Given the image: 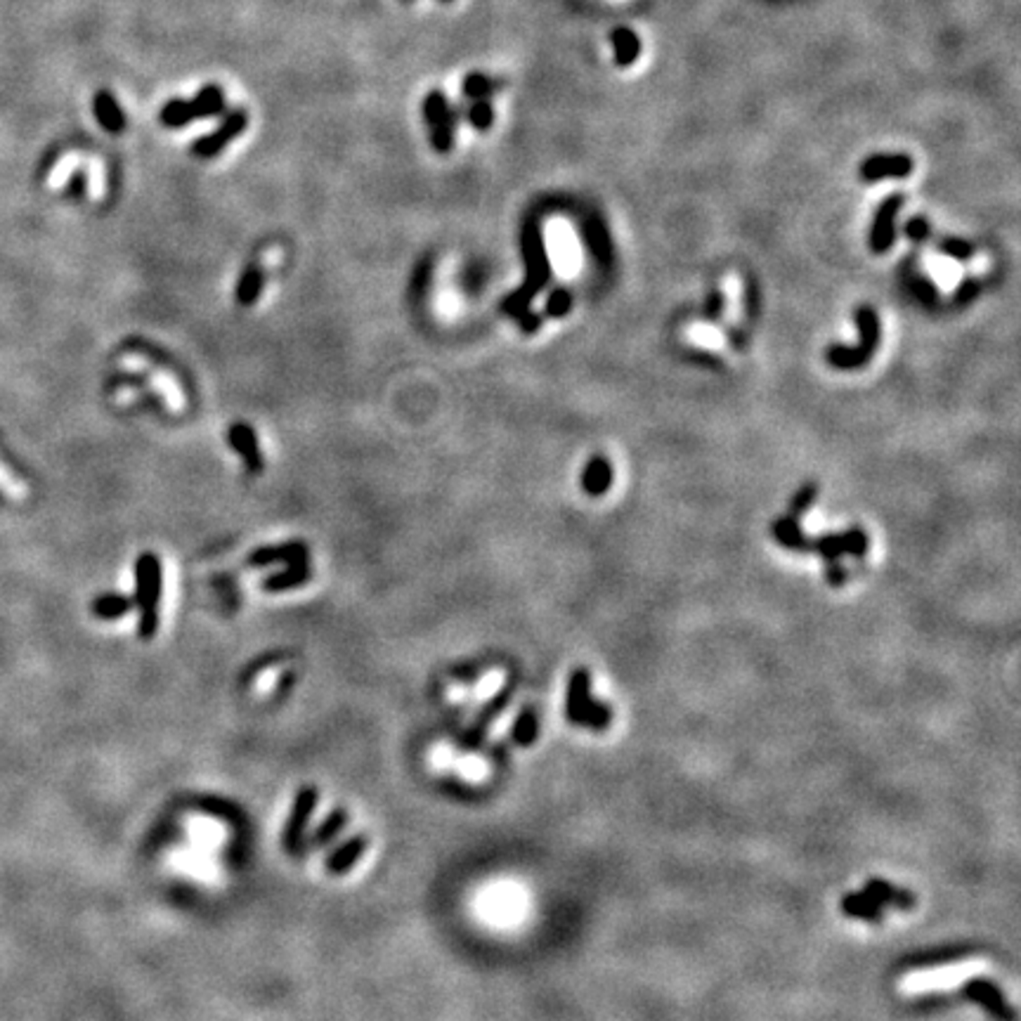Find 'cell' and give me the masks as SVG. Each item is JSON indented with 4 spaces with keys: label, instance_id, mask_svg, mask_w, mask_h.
I'll return each instance as SVG.
<instances>
[{
    "label": "cell",
    "instance_id": "1",
    "mask_svg": "<svg viewBox=\"0 0 1021 1021\" xmlns=\"http://www.w3.org/2000/svg\"><path fill=\"white\" fill-rule=\"evenodd\" d=\"M520 244H523V258H525L528 277H525L523 286L516 289L510 296H506L504 303H502V310H504L506 315L516 317V319L523 315V312L530 310V303L535 301V296L542 292L544 284L551 279L549 253H546L542 230H539V223H537V220H528V223H525Z\"/></svg>",
    "mask_w": 1021,
    "mask_h": 1021
},
{
    "label": "cell",
    "instance_id": "2",
    "mask_svg": "<svg viewBox=\"0 0 1021 1021\" xmlns=\"http://www.w3.org/2000/svg\"><path fill=\"white\" fill-rule=\"evenodd\" d=\"M856 327H859V345H830L825 350V360L830 367L849 371V369H860L873 360L875 350L879 348V315L870 305H860L856 310Z\"/></svg>",
    "mask_w": 1021,
    "mask_h": 1021
},
{
    "label": "cell",
    "instance_id": "3",
    "mask_svg": "<svg viewBox=\"0 0 1021 1021\" xmlns=\"http://www.w3.org/2000/svg\"><path fill=\"white\" fill-rule=\"evenodd\" d=\"M135 606L140 608V636L154 639L159 632V603H161V561L154 554H143L135 565Z\"/></svg>",
    "mask_w": 1021,
    "mask_h": 1021
},
{
    "label": "cell",
    "instance_id": "4",
    "mask_svg": "<svg viewBox=\"0 0 1021 1021\" xmlns=\"http://www.w3.org/2000/svg\"><path fill=\"white\" fill-rule=\"evenodd\" d=\"M317 802H319V792H317V788H312V785H305V788H301L296 792L292 814L286 818L284 833H282V847L292 853V856H296V853L301 851V847H303L305 830L310 825V818L312 814H315Z\"/></svg>",
    "mask_w": 1021,
    "mask_h": 1021
},
{
    "label": "cell",
    "instance_id": "5",
    "mask_svg": "<svg viewBox=\"0 0 1021 1021\" xmlns=\"http://www.w3.org/2000/svg\"><path fill=\"white\" fill-rule=\"evenodd\" d=\"M246 126H249V111L246 109L227 111L223 123H220L214 133L199 137V140L192 144V154L199 156V159H214V156H218L227 144L232 143V140H237V137L244 133Z\"/></svg>",
    "mask_w": 1021,
    "mask_h": 1021
},
{
    "label": "cell",
    "instance_id": "6",
    "mask_svg": "<svg viewBox=\"0 0 1021 1021\" xmlns=\"http://www.w3.org/2000/svg\"><path fill=\"white\" fill-rule=\"evenodd\" d=\"M901 206H903V196L901 195L886 196L879 204L877 214L873 218V227H870V237H868L870 251L877 253V256L889 251L894 241H896V215H899Z\"/></svg>",
    "mask_w": 1021,
    "mask_h": 1021
},
{
    "label": "cell",
    "instance_id": "7",
    "mask_svg": "<svg viewBox=\"0 0 1021 1021\" xmlns=\"http://www.w3.org/2000/svg\"><path fill=\"white\" fill-rule=\"evenodd\" d=\"M979 970V964L967 963V964H956V967H944V970H931V972H920V974L905 976L901 989L908 993H922V990H937V989H950L963 979H970L974 972Z\"/></svg>",
    "mask_w": 1021,
    "mask_h": 1021
},
{
    "label": "cell",
    "instance_id": "8",
    "mask_svg": "<svg viewBox=\"0 0 1021 1021\" xmlns=\"http://www.w3.org/2000/svg\"><path fill=\"white\" fill-rule=\"evenodd\" d=\"M912 169H915V161L908 154H873L860 163L859 173L863 182H879L886 178L903 180L912 173Z\"/></svg>",
    "mask_w": 1021,
    "mask_h": 1021
},
{
    "label": "cell",
    "instance_id": "9",
    "mask_svg": "<svg viewBox=\"0 0 1021 1021\" xmlns=\"http://www.w3.org/2000/svg\"><path fill=\"white\" fill-rule=\"evenodd\" d=\"M367 847H369L367 834H353L350 840L343 842L341 847H336L329 856H327V860H324V870H327V875H331V877H343V875H348L350 870L360 863V859H362L364 853H367Z\"/></svg>",
    "mask_w": 1021,
    "mask_h": 1021
},
{
    "label": "cell",
    "instance_id": "10",
    "mask_svg": "<svg viewBox=\"0 0 1021 1021\" xmlns=\"http://www.w3.org/2000/svg\"><path fill=\"white\" fill-rule=\"evenodd\" d=\"M423 118H426L428 130L435 128H454L464 118V107L461 104H449L442 91H431L423 100Z\"/></svg>",
    "mask_w": 1021,
    "mask_h": 1021
},
{
    "label": "cell",
    "instance_id": "11",
    "mask_svg": "<svg viewBox=\"0 0 1021 1021\" xmlns=\"http://www.w3.org/2000/svg\"><path fill=\"white\" fill-rule=\"evenodd\" d=\"M587 700H589V674L575 672L572 684H570V700H568L570 719L577 721V724H589L598 729V724H596L594 719V711H603V710L601 707L591 705V702H587Z\"/></svg>",
    "mask_w": 1021,
    "mask_h": 1021
},
{
    "label": "cell",
    "instance_id": "12",
    "mask_svg": "<svg viewBox=\"0 0 1021 1021\" xmlns=\"http://www.w3.org/2000/svg\"><path fill=\"white\" fill-rule=\"evenodd\" d=\"M227 440H230V445L237 449V454H240L241 459H244V464L249 466L253 473L263 471L266 461L260 457L258 438H256L251 426H246V423H234V426L230 428V433H227Z\"/></svg>",
    "mask_w": 1021,
    "mask_h": 1021
},
{
    "label": "cell",
    "instance_id": "13",
    "mask_svg": "<svg viewBox=\"0 0 1021 1021\" xmlns=\"http://www.w3.org/2000/svg\"><path fill=\"white\" fill-rule=\"evenodd\" d=\"M123 364L130 369H140V371H144L147 376H152V379H154L156 390H161V393L166 395V400H169L170 407L182 409V393L180 388H178V383L173 381V376H169L166 371H161V369L156 367V364H152L149 360H144V357L140 355H128L123 360Z\"/></svg>",
    "mask_w": 1021,
    "mask_h": 1021
},
{
    "label": "cell",
    "instance_id": "14",
    "mask_svg": "<svg viewBox=\"0 0 1021 1021\" xmlns=\"http://www.w3.org/2000/svg\"><path fill=\"white\" fill-rule=\"evenodd\" d=\"M613 464L606 457H591L582 471V490L589 497H603L613 487Z\"/></svg>",
    "mask_w": 1021,
    "mask_h": 1021
},
{
    "label": "cell",
    "instance_id": "15",
    "mask_svg": "<svg viewBox=\"0 0 1021 1021\" xmlns=\"http://www.w3.org/2000/svg\"><path fill=\"white\" fill-rule=\"evenodd\" d=\"M92 111H95V118H98V123L107 133H121L126 128V117H123L121 104L117 102V98L109 91H100L92 98Z\"/></svg>",
    "mask_w": 1021,
    "mask_h": 1021
},
{
    "label": "cell",
    "instance_id": "16",
    "mask_svg": "<svg viewBox=\"0 0 1021 1021\" xmlns=\"http://www.w3.org/2000/svg\"><path fill=\"white\" fill-rule=\"evenodd\" d=\"M610 43H613V55L615 65L617 66H632L641 55V39L639 33L629 29V26H620L610 33Z\"/></svg>",
    "mask_w": 1021,
    "mask_h": 1021
},
{
    "label": "cell",
    "instance_id": "17",
    "mask_svg": "<svg viewBox=\"0 0 1021 1021\" xmlns=\"http://www.w3.org/2000/svg\"><path fill=\"white\" fill-rule=\"evenodd\" d=\"M308 551L303 544H284V546H263V549L253 551L249 563L251 565H272V563H305Z\"/></svg>",
    "mask_w": 1021,
    "mask_h": 1021
},
{
    "label": "cell",
    "instance_id": "18",
    "mask_svg": "<svg viewBox=\"0 0 1021 1021\" xmlns=\"http://www.w3.org/2000/svg\"><path fill=\"white\" fill-rule=\"evenodd\" d=\"M509 695H510V688H504V691H499L494 698L487 702L483 710H480L478 719H476V724L471 726V730L466 733V740L464 745L466 747H476V745L480 743V737H483V733H485L487 726L497 719V714L506 707V702H509Z\"/></svg>",
    "mask_w": 1021,
    "mask_h": 1021
},
{
    "label": "cell",
    "instance_id": "19",
    "mask_svg": "<svg viewBox=\"0 0 1021 1021\" xmlns=\"http://www.w3.org/2000/svg\"><path fill=\"white\" fill-rule=\"evenodd\" d=\"M350 823V816H348V808H334L327 818H324L322 823H319V827H317L315 833L310 834V840H308V847L317 849V847H327L329 842H334L338 837V834L345 830V825Z\"/></svg>",
    "mask_w": 1021,
    "mask_h": 1021
},
{
    "label": "cell",
    "instance_id": "20",
    "mask_svg": "<svg viewBox=\"0 0 1021 1021\" xmlns=\"http://www.w3.org/2000/svg\"><path fill=\"white\" fill-rule=\"evenodd\" d=\"M195 118H214L225 114V92L220 85H204L195 98L189 100Z\"/></svg>",
    "mask_w": 1021,
    "mask_h": 1021
},
{
    "label": "cell",
    "instance_id": "21",
    "mask_svg": "<svg viewBox=\"0 0 1021 1021\" xmlns=\"http://www.w3.org/2000/svg\"><path fill=\"white\" fill-rule=\"evenodd\" d=\"M771 535L776 537V542L782 544L785 549L807 551L808 537L804 535L802 525H799V520H797V518L785 516V518H778V520H773V525H771Z\"/></svg>",
    "mask_w": 1021,
    "mask_h": 1021
},
{
    "label": "cell",
    "instance_id": "22",
    "mask_svg": "<svg viewBox=\"0 0 1021 1021\" xmlns=\"http://www.w3.org/2000/svg\"><path fill=\"white\" fill-rule=\"evenodd\" d=\"M964 993L970 998H974V1000L982 1002V1005H986L998 1019L1012 1021V1012H1009L1008 1005H1005V998H1002L1000 990H998L990 982H974Z\"/></svg>",
    "mask_w": 1021,
    "mask_h": 1021
},
{
    "label": "cell",
    "instance_id": "23",
    "mask_svg": "<svg viewBox=\"0 0 1021 1021\" xmlns=\"http://www.w3.org/2000/svg\"><path fill=\"white\" fill-rule=\"evenodd\" d=\"M310 577L312 572L310 568H308V563H293V565H289V570H284V572H277V575L267 577L266 582H263V589H266V591H272V594H277V591H289V589H296L301 587V584H305Z\"/></svg>",
    "mask_w": 1021,
    "mask_h": 1021
},
{
    "label": "cell",
    "instance_id": "24",
    "mask_svg": "<svg viewBox=\"0 0 1021 1021\" xmlns=\"http://www.w3.org/2000/svg\"><path fill=\"white\" fill-rule=\"evenodd\" d=\"M502 88H504V81H502V78H492L487 76V74L480 72L468 74V76L464 78V83H461V92H464L466 100H487L490 95L502 91Z\"/></svg>",
    "mask_w": 1021,
    "mask_h": 1021
},
{
    "label": "cell",
    "instance_id": "25",
    "mask_svg": "<svg viewBox=\"0 0 1021 1021\" xmlns=\"http://www.w3.org/2000/svg\"><path fill=\"white\" fill-rule=\"evenodd\" d=\"M133 608H135V601L121 594H104L92 601V615H98L100 620H118Z\"/></svg>",
    "mask_w": 1021,
    "mask_h": 1021
},
{
    "label": "cell",
    "instance_id": "26",
    "mask_svg": "<svg viewBox=\"0 0 1021 1021\" xmlns=\"http://www.w3.org/2000/svg\"><path fill=\"white\" fill-rule=\"evenodd\" d=\"M263 284H266V270H263V266L249 267L241 275L240 286H237V301H240V305L249 308V305L256 303L260 292H263Z\"/></svg>",
    "mask_w": 1021,
    "mask_h": 1021
},
{
    "label": "cell",
    "instance_id": "27",
    "mask_svg": "<svg viewBox=\"0 0 1021 1021\" xmlns=\"http://www.w3.org/2000/svg\"><path fill=\"white\" fill-rule=\"evenodd\" d=\"M159 118H161V126H166V128H182V126L196 121L189 100L182 98H173L163 104Z\"/></svg>",
    "mask_w": 1021,
    "mask_h": 1021
},
{
    "label": "cell",
    "instance_id": "28",
    "mask_svg": "<svg viewBox=\"0 0 1021 1021\" xmlns=\"http://www.w3.org/2000/svg\"><path fill=\"white\" fill-rule=\"evenodd\" d=\"M807 551H814V554L823 556V561L825 563H834L844 556V542H842V535H833V532H830V535H821L814 537V539H808Z\"/></svg>",
    "mask_w": 1021,
    "mask_h": 1021
},
{
    "label": "cell",
    "instance_id": "29",
    "mask_svg": "<svg viewBox=\"0 0 1021 1021\" xmlns=\"http://www.w3.org/2000/svg\"><path fill=\"white\" fill-rule=\"evenodd\" d=\"M535 737H537V711L532 710V707H525V710L518 714L516 724H513V743L528 747V745L535 743Z\"/></svg>",
    "mask_w": 1021,
    "mask_h": 1021
},
{
    "label": "cell",
    "instance_id": "30",
    "mask_svg": "<svg viewBox=\"0 0 1021 1021\" xmlns=\"http://www.w3.org/2000/svg\"><path fill=\"white\" fill-rule=\"evenodd\" d=\"M464 118L476 130H487L494 123V109L487 100H471V104L464 107Z\"/></svg>",
    "mask_w": 1021,
    "mask_h": 1021
},
{
    "label": "cell",
    "instance_id": "31",
    "mask_svg": "<svg viewBox=\"0 0 1021 1021\" xmlns=\"http://www.w3.org/2000/svg\"><path fill=\"white\" fill-rule=\"evenodd\" d=\"M584 237H587L589 249H591V253H594L596 258L601 260V263H610L608 232H606L598 223H589L587 230H584Z\"/></svg>",
    "mask_w": 1021,
    "mask_h": 1021
},
{
    "label": "cell",
    "instance_id": "32",
    "mask_svg": "<svg viewBox=\"0 0 1021 1021\" xmlns=\"http://www.w3.org/2000/svg\"><path fill=\"white\" fill-rule=\"evenodd\" d=\"M908 284H911L912 296L918 298L924 308H937L938 292H937V286H934V282H931V279L922 277V275H918V272H912L911 279H908Z\"/></svg>",
    "mask_w": 1021,
    "mask_h": 1021
},
{
    "label": "cell",
    "instance_id": "33",
    "mask_svg": "<svg viewBox=\"0 0 1021 1021\" xmlns=\"http://www.w3.org/2000/svg\"><path fill=\"white\" fill-rule=\"evenodd\" d=\"M570 310H572V293L568 289H554L544 303V315L551 317V319H561Z\"/></svg>",
    "mask_w": 1021,
    "mask_h": 1021
},
{
    "label": "cell",
    "instance_id": "34",
    "mask_svg": "<svg viewBox=\"0 0 1021 1021\" xmlns=\"http://www.w3.org/2000/svg\"><path fill=\"white\" fill-rule=\"evenodd\" d=\"M816 499H818V487H816L814 483H808V485H804L802 490L795 492V497L790 499V504H788L790 513L788 516H792V518H797V520H799V518H802L804 513H807V510L814 506Z\"/></svg>",
    "mask_w": 1021,
    "mask_h": 1021
},
{
    "label": "cell",
    "instance_id": "35",
    "mask_svg": "<svg viewBox=\"0 0 1021 1021\" xmlns=\"http://www.w3.org/2000/svg\"><path fill=\"white\" fill-rule=\"evenodd\" d=\"M842 542H844V554L853 558H863L868 554V535L863 528H849L847 532H842Z\"/></svg>",
    "mask_w": 1021,
    "mask_h": 1021
},
{
    "label": "cell",
    "instance_id": "36",
    "mask_svg": "<svg viewBox=\"0 0 1021 1021\" xmlns=\"http://www.w3.org/2000/svg\"><path fill=\"white\" fill-rule=\"evenodd\" d=\"M937 249L938 253H944V256H948L953 260H970L974 256V246L970 241L957 240V237H946V240L938 241Z\"/></svg>",
    "mask_w": 1021,
    "mask_h": 1021
},
{
    "label": "cell",
    "instance_id": "37",
    "mask_svg": "<svg viewBox=\"0 0 1021 1021\" xmlns=\"http://www.w3.org/2000/svg\"><path fill=\"white\" fill-rule=\"evenodd\" d=\"M0 490L13 499H26V492H29L24 485V480L17 478V476L10 471V466H7L3 459H0Z\"/></svg>",
    "mask_w": 1021,
    "mask_h": 1021
},
{
    "label": "cell",
    "instance_id": "38",
    "mask_svg": "<svg viewBox=\"0 0 1021 1021\" xmlns=\"http://www.w3.org/2000/svg\"><path fill=\"white\" fill-rule=\"evenodd\" d=\"M903 234L912 241V244H922V241H927L931 237L929 220L922 218V215H915V218H911L905 223Z\"/></svg>",
    "mask_w": 1021,
    "mask_h": 1021
},
{
    "label": "cell",
    "instance_id": "39",
    "mask_svg": "<svg viewBox=\"0 0 1021 1021\" xmlns=\"http://www.w3.org/2000/svg\"><path fill=\"white\" fill-rule=\"evenodd\" d=\"M454 133H457L454 128L431 130V144H433L435 152H440V154H447V152L454 147Z\"/></svg>",
    "mask_w": 1021,
    "mask_h": 1021
},
{
    "label": "cell",
    "instance_id": "40",
    "mask_svg": "<svg viewBox=\"0 0 1021 1021\" xmlns=\"http://www.w3.org/2000/svg\"><path fill=\"white\" fill-rule=\"evenodd\" d=\"M979 292H982V284L976 282V279H964L963 284L957 286L956 292V305H967L972 303L976 296H979Z\"/></svg>",
    "mask_w": 1021,
    "mask_h": 1021
},
{
    "label": "cell",
    "instance_id": "41",
    "mask_svg": "<svg viewBox=\"0 0 1021 1021\" xmlns=\"http://www.w3.org/2000/svg\"><path fill=\"white\" fill-rule=\"evenodd\" d=\"M724 308H726L724 293H721V292H711L710 296H707L705 317H707V319H719V317L724 315Z\"/></svg>",
    "mask_w": 1021,
    "mask_h": 1021
},
{
    "label": "cell",
    "instance_id": "42",
    "mask_svg": "<svg viewBox=\"0 0 1021 1021\" xmlns=\"http://www.w3.org/2000/svg\"><path fill=\"white\" fill-rule=\"evenodd\" d=\"M825 577L833 587H842V584L847 582V570L842 568L840 561L825 563Z\"/></svg>",
    "mask_w": 1021,
    "mask_h": 1021
},
{
    "label": "cell",
    "instance_id": "43",
    "mask_svg": "<svg viewBox=\"0 0 1021 1021\" xmlns=\"http://www.w3.org/2000/svg\"><path fill=\"white\" fill-rule=\"evenodd\" d=\"M518 324H520V331H523V334H535V331H539V327H542V317L528 310L518 317Z\"/></svg>",
    "mask_w": 1021,
    "mask_h": 1021
},
{
    "label": "cell",
    "instance_id": "44",
    "mask_svg": "<svg viewBox=\"0 0 1021 1021\" xmlns=\"http://www.w3.org/2000/svg\"><path fill=\"white\" fill-rule=\"evenodd\" d=\"M442 3H452V0H442Z\"/></svg>",
    "mask_w": 1021,
    "mask_h": 1021
}]
</instances>
